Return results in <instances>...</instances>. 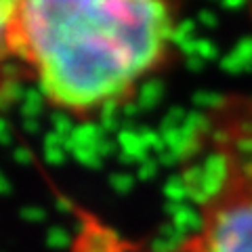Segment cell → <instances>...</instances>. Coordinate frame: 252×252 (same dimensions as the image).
<instances>
[{"label": "cell", "mask_w": 252, "mask_h": 252, "mask_svg": "<svg viewBox=\"0 0 252 252\" xmlns=\"http://www.w3.org/2000/svg\"><path fill=\"white\" fill-rule=\"evenodd\" d=\"M198 219L183 252H252V99H223L204 118Z\"/></svg>", "instance_id": "2"}, {"label": "cell", "mask_w": 252, "mask_h": 252, "mask_svg": "<svg viewBox=\"0 0 252 252\" xmlns=\"http://www.w3.org/2000/svg\"><path fill=\"white\" fill-rule=\"evenodd\" d=\"M175 0H11L9 55L55 112L86 122L168 63Z\"/></svg>", "instance_id": "1"}, {"label": "cell", "mask_w": 252, "mask_h": 252, "mask_svg": "<svg viewBox=\"0 0 252 252\" xmlns=\"http://www.w3.org/2000/svg\"><path fill=\"white\" fill-rule=\"evenodd\" d=\"M9 21H11V0H0V65L2 63H11Z\"/></svg>", "instance_id": "3"}]
</instances>
